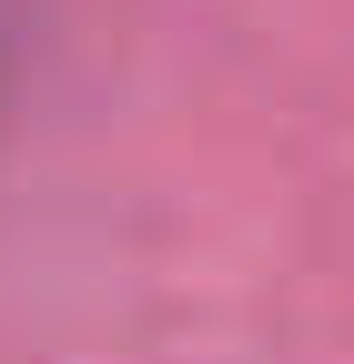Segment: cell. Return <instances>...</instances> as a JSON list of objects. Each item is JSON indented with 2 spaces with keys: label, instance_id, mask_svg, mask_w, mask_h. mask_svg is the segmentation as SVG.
Returning a JSON list of instances; mask_svg holds the SVG:
<instances>
[{
  "label": "cell",
  "instance_id": "6da1fadb",
  "mask_svg": "<svg viewBox=\"0 0 354 364\" xmlns=\"http://www.w3.org/2000/svg\"><path fill=\"white\" fill-rule=\"evenodd\" d=\"M0 102H11V11H0Z\"/></svg>",
  "mask_w": 354,
  "mask_h": 364
}]
</instances>
